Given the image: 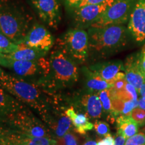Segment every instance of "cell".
<instances>
[{
	"instance_id": "1",
	"label": "cell",
	"mask_w": 145,
	"mask_h": 145,
	"mask_svg": "<svg viewBox=\"0 0 145 145\" xmlns=\"http://www.w3.org/2000/svg\"><path fill=\"white\" fill-rule=\"evenodd\" d=\"M0 86L13 97L33 110L46 125L57 106L59 95L44 88L5 72L0 67Z\"/></svg>"
},
{
	"instance_id": "2",
	"label": "cell",
	"mask_w": 145,
	"mask_h": 145,
	"mask_svg": "<svg viewBox=\"0 0 145 145\" xmlns=\"http://www.w3.org/2000/svg\"><path fill=\"white\" fill-rule=\"evenodd\" d=\"M88 33L89 57L93 59H104L122 51L131 36L124 25L90 27Z\"/></svg>"
},
{
	"instance_id": "3",
	"label": "cell",
	"mask_w": 145,
	"mask_h": 145,
	"mask_svg": "<svg viewBox=\"0 0 145 145\" xmlns=\"http://www.w3.org/2000/svg\"><path fill=\"white\" fill-rule=\"evenodd\" d=\"M48 59L49 71L41 86L55 95L75 86L79 78L78 63L57 48Z\"/></svg>"
},
{
	"instance_id": "4",
	"label": "cell",
	"mask_w": 145,
	"mask_h": 145,
	"mask_svg": "<svg viewBox=\"0 0 145 145\" xmlns=\"http://www.w3.org/2000/svg\"><path fill=\"white\" fill-rule=\"evenodd\" d=\"M24 6L15 0H0V32L16 44H20L34 24Z\"/></svg>"
},
{
	"instance_id": "5",
	"label": "cell",
	"mask_w": 145,
	"mask_h": 145,
	"mask_svg": "<svg viewBox=\"0 0 145 145\" xmlns=\"http://www.w3.org/2000/svg\"><path fill=\"white\" fill-rule=\"evenodd\" d=\"M0 124L31 137L54 138L47 125L35 115L31 108L19 100Z\"/></svg>"
},
{
	"instance_id": "6",
	"label": "cell",
	"mask_w": 145,
	"mask_h": 145,
	"mask_svg": "<svg viewBox=\"0 0 145 145\" xmlns=\"http://www.w3.org/2000/svg\"><path fill=\"white\" fill-rule=\"evenodd\" d=\"M0 65L12 71L17 77L40 86L49 71L48 59L45 57L36 61H18L1 53Z\"/></svg>"
},
{
	"instance_id": "7",
	"label": "cell",
	"mask_w": 145,
	"mask_h": 145,
	"mask_svg": "<svg viewBox=\"0 0 145 145\" xmlns=\"http://www.w3.org/2000/svg\"><path fill=\"white\" fill-rule=\"evenodd\" d=\"M78 64L85 63L89 58L88 31L71 28L57 40V47Z\"/></svg>"
},
{
	"instance_id": "8",
	"label": "cell",
	"mask_w": 145,
	"mask_h": 145,
	"mask_svg": "<svg viewBox=\"0 0 145 145\" xmlns=\"http://www.w3.org/2000/svg\"><path fill=\"white\" fill-rule=\"evenodd\" d=\"M63 99L67 107H72L77 113L86 114L89 119L97 120L102 117L104 110L97 93L79 91L71 95H63Z\"/></svg>"
},
{
	"instance_id": "9",
	"label": "cell",
	"mask_w": 145,
	"mask_h": 145,
	"mask_svg": "<svg viewBox=\"0 0 145 145\" xmlns=\"http://www.w3.org/2000/svg\"><path fill=\"white\" fill-rule=\"evenodd\" d=\"M137 1L138 0H114L113 3L91 27L125 24L129 20Z\"/></svg>"
},
{
	"instance_id": "10",
	"label": "cell",
	"mask_w": 145,
	"mask_h": 145,
	"mask_svg": "<svg viewBox=\"0 0 145 145\" xmlns=\"http://www.w3.org/2000/svg\"><path fill=\"white\" fill-rule=\"evenodd\" d=\"M114 1V0H106L97 4H88L74 9L70 12L72 24L75 28L88 29L100 18Z\"/></svg>"
},
{
	"instance_id": "11",
	"label": "cell",
	"mask_w": 145,
	"mask_h": 145,
	"mask_svg": "<svg viewBox=\"0 0 145 145\" xmlns=\"http://www.w3.org/2000/svg\"><path fill=\"white\" fill-rule=\"evenodd\" d=\"M29 1L43 23L52 28H58L62 18L61 0Z\"/></svg>"
},
{
	"instance_id": "12",
	"label": "cell",
	"mask_w": 145,
	"mask_h": 145,
	"mask_svg": "<svg viewBox=\"0 0 145 145\" xmlns=\"http://www.w3.org/2000/svg\"><path fill=\"white\" fill-rule=\"evenodd\" d=\"M0 145H57L52 138H37L0 124Z\"/></svg>"
},
{
	"instance_id": "13",
	"label": "cell",
	"mask_w": 145,
	"mask_h": 145,
	"mask_svg": "<svg viewBox=\"0 0 145 145\" xmlns=\"http://www.w3.org/2000/svg\"><path fill=\"white\" fill-rule=\"evenodd\" d=\"M54 37L42 24L34 22L22 43L37 49L48 52L54 44Z\"/></svg>"
},
{
	"instance_id": "14",
	"label": "cell",
	"mask_w": 145,
	"mask_h": 145,
	"mask_svg": "<svg viewBox=\"0 0 145 145\" xmlns=\"http://www.w3.org/2000/svg\"><path fill=\"white\" fill-rule=\"evenodd\" d=\"M128 29L136 41H145V0H138L128 20Z\"/></svg>"
},
{
	"instance_id": "15",
	"label": "cell",
	"mask_w": 145,
	"mask_h": 145,
	"mask_svg": "<svg viewBox=\"0 0 145 145\" xmlns=\"http://www.w3.org/2000/svg\"><path fill=\"white\" fill-rule=\"evenodd\" d=\"M139 57L140 52L132 54L128 57L124 63L125 77L127 82L130 83L137 91L145 82V76L141 71L139 66Z\"/></svg>"
},
{
	"instance_id": "16",
	"label": "cell",
	"mask_w": 145,
	"mask_h": 145,
	"mask_svg": "<svg viewBox=\"0 0 145 145\" xmlns=\"http://www.w3.org/2000/svg\"><path fill=\"white\" fill-rule=\"evenodd\" d=\"M89 68L112 85L117 74L122 70H124V63L120 61L97 63L91 65Z\"/></svg>"
},
{
	"instance_id": "17",
	"label": "cell",
	"mask_w": 145,
	"mask_h": 145,
	"mask_svg": "<svg viewBox=\"0 0 145 145\" xmlns=\"http://www.w3.org/2000/svg\"><path fill=\"white\" fill-rule=\"evenodd\" d=\"M84 78V90L91 93H97L102 90L112 88V85L106 81L98 74L93 72L87 67L81 68Z\"/></svg>"
},
{
	"instance_id": "18",
	"label": "cell",
	"mask_w": 145,
	"mask_h": 145,
	"mask_svg": "<svg viewBox=\"0 0 145 145\" xmlns=\"http://www.w3.org/2000/svg\"><path fill=\"white\" fill-rule=\"evenodd\" d=\"M18 44V49L10 54H5L8 57L18 61H36L45 57L48 52L32 48L24 43Z\"/></svg>"
},
{
	"instance_id": "19",
	"label": "cell",
	"mask_w": 145,
	"mask_h": 145,
	"mask_svg": "<svg viewBox=\"0 0 145 145\" xmlns=\"http://www.w3.org/2000/svg\"><path fill=\"white\" fill-rule=\"evenodd\" d=\"M65 113L71 120L74 130L81 135H85L87 132L94 128L93 124L89 122L88 116L83 113H77L72 107H68L65 110Z\"/></svg>"
},
{
	"instance_id": "20",
	"label": "cell",
	"mask_w": 145,
	"mask_h": 145,
	"mask_svg": "<svg viewBox=\"0 0 145 145\" xmlns=\"http://www.w3.org/2000/svg\"><path fill=\"white\" fill-rule=\"evenodd\" d=\"M117 134L123 137L128 138L135 135L138 130L137 122L131 117V116L121 115L116 118Z\"/></svg>"
},
{
	"instance_id": "21",
	"label": "cell",
	"mask_w": 145,
	"mask_h": 145,
	"mask_svg": "<svg viewBox=\"0 0 145 145\" xmlns=\"http://www.w3.org/2000/svg\"><path fill=\"white\" fill-rule=\"evenodd\" d=\"M17 101V99L0 86V122L8 116Z\"/></svg>"
},
{
	"instance_id": "22",
	"label": "cell",
	"mask_w": 145,
	"mask_h": 145,
	"mask_svg": "<svg viewBox=\"0 0 145 145\" xmlns=\"http://www.w3.org/2000/svg\"><path fill=\"white\" fill-rule=\"evenodd\" d=\"M18 44L14 43L6 36L0 32V52L2 54H10L16 51Z\"/></svg>"
},
{
	"instance_id": "23",
	"label": "cell",
	"mask_w": 145,
	"mask_h": 145,
	"mask_svg": "<svg viewBox=\"0 0 145 145\" xmlns=\"http://www.w3.org/2000/svg\"><path fill=\"white\" fill-rule=\"evenodd\" d=\"M75 133V130H72L65 134L63 137L57 138V145H80L79 138Z\"/></svg>"
},
{
	"instance_id": "24",
	"label": "cell",
	"mask_w": 145,
	"mask_h": 145,
	"mask_svg": "<svg viewBox=\"0 0 145 145\" xmlns=\"http://www.w3.org/2000/svg\"><path fill=\"white\" fill-rule=\"evenodd\" d=\"M99 99H100L101 104H102L103 110L105 113H108V117L110 116L112 113V99L110 98L109 89H108L102 90L97 93Z\"/></svg>"
},
{
	"instance_id": "25",
	"label": "cell",
	"mask_w": 145,
	"mask_h": 145,
	"mask_svg": "<svg viewBox=\"0 0 145 145\" xmlns=\"http://www.w3.org/2000/svg\"><path fill=\"white\" fill-rule=\"evenodd\" d=\"M94 128H95V132L100 137H106V136L110 135V126L106 122L104 121L97 120L95 121L93 124Z\"/></svg>"
},
{
	"instance_id": "26",
	"label": "cell",
	"mask_w": 145,
	"mask_h": 145,
	"mask_svg": "<svg viewBox=\"0 0 145 145\" xmlns=\"http://www.w3.org/2000/svg\"><path fill=\"white\" fill-rule=\"evenodd\" d=\"M130 116L139 126L145 124V110L143 109L135 108L132 111Z\"/></svg>"
},
{
	"instance_id": "27",
	"label": "cell",
	"mask_w": 145,
	"mask_h": 145,
	"mask_svg": "<svg viewBox=\"0 0 145 145\" xmlns=\"http://www.w3.org/2000/svg\"><path fill=\"white\" fill-rule=\"evenodd\" d=\"M124 145H145V134L139 133L127 138Z\"/></svg>"
},
{
	"instance_id": "28",
	"label": "cell",
	"mask_w": 145,
	"mask_h": 145,
	"mask_svg": "<svg viewBox=\"0 0 145 145\" xmlns=\"http://www.w3.org/2000/svg\"><path fill=\"white\" fill-rule=\"evenodd\" d=\"M137 106H138V101H135L133 99H131V100L124 101V108H123L121 115L130 116L132 110Z\"/></svg>"
},
{
	"instance_id": "29",
	"label": "cell",
	"mask_w": 145,
	"mask_h": 145,
	"mask_svg": "<svg viewBox=\"0 0 145 145\" xmlns=\"http://www.w3.org/2000/svg\"><path fill=\"white\" fill-rule=\"evenodd\" d=\"M83 0H63L65 7L68 12H71L72 10L78 8Z\"/></svg>"
},
{
	"instance_id": "30",
	"label": "cell",
	"mask_w": 145,
	"mask_h": 145,
	"mask_svg": "<svg viewBox=\"0 0 145 145\" xmlns=\"http://www.w3.org/2000/svg\"><path fill=\"white\" fill-rule=\"evenodd\" d=\"M127 82L126 77L122 78V79H118L114 82L113 84H112V89L115 91H120L122 90L123 89L125 88L126 87Z\"/></svg>"
},
{
	"instance_id": "31",
	"label": "cell",
	"mask_w": 145,
	"mask_h": 145,
	"mask_svg": "<svg viewBox=\"0 0 145 145\" xmlns=\"http://www.w3.org/2000/svg\"><path fill=\"white\" fill-rule=\"evenodd\" d=\"M115 144V139L110 135L104 137V138L100 139L97 142V145H114Z\"/></svg>"
},
{
	"instance_id": "32",
	"label": "cell",
	"mask_w": 145,
	"mask_h": 145,
	"mask_svg": "<svg viewBox=\"0 0 145 145\" xmlns=\"http://www.w3.org/2000/svg\"><path fill=\"white\" fill-rule=\"evenodd\" d=\"M126 89L128 91L129 93L131 94L132 99L135 101H138V95H137V89L132 85L129 83H127L126 85Z\"/></svg>"
},
{
	"instance_id": "33",
	"label": "cell",
	"mask_w": 145,
	"mask_h": 145,
	"mask_svg": "<svg viewBox=\"0 0 145 145\" xmlns=\"http://www.w3.org/2000/svg\"><path fill=\"white\" fill-rule=\"evenodd\" d=\"M139 66H140L141 71L145 76V46L142 51L140 52V57H139Z\"/></svg>"
},
{
	"instance_id": "34",
	"label": "cell",
	"mask_w": 145,
	"mask_h": 145,
	"mask_svg": "<svg viewBox=\"0 0 145 145\" xmlns=\"http://www.w3.org/2000/svg\"><path fill=\"white\" fill-rule=\"evenodd\" d=\"M105 1H106V0H83L79 7L88 4H97V3L104 2Z\"/></svg>"
},
{
	"instance_id": "35",
	"label": "cell",
	"mask_w": 145,
	"mask_h": 145,
	"mask_svg": "<svg viewBox=\"0 0 145 145\" xmlns=\"http://www.w3.org/2000/svg\"><path fill=\"white\" fill-rule=\"evenodd\" d=\"M126 138L122 135H118L115 138V144L114 145H124L126 142Z\"/></svg>"
},
{
	"instance_id": "36",
	"label": "cell",
	"mask_w": 145,
	"mask_h": 145,
	"mask_svg": "<svg viewBox=\"0 0 145 145\" xmlns=\"http://www.w3.org/2000/svg\"><path fill=\"white\" fill-rule=\"evenodd\" d=\"M138 106L140 107V108L145 110V98H144V97H142V98L139 99Z\"/></svg>"
},
{
	"instance_id": "37",
	"label": "cell",
	"mask_w": 145,
	"mask_h": 145,
	"mask_svg": "<svg viewBox=\"0 0 145 145\" xmlns=\"http://www.w3.org/2000/svg\"><path fill=\"white\" fill-rule=\"evenodd\" d=\"M138 91L140 92L141 96L142 97H144L145 98V82L142 85V86L140 87V89L138 90Z\"/></svg>"
},
{
	"instance_id": "38",
	"label": "cell",
	"mask_w": 145,
	"mask_h": 145,
	"mask_svg": "<svg viewBox=\"0 0 145 145\" xmlns=\"http://www.w3.org/2000/svg\"><path fill=\"white\" fill-rule=\"evenodd\" d=\"M82 145H97V143L95 140L89 139V140H86V142L83 143Z\"/></svg>"
},
{
	"instance_id": "39",
	"label": "cell",
	"mask_w": 145,
	"mask_h": 145,
	"mask_svg": "<svg viewBox=\"0 0 145 145\" xmlns=\"http://www.w3.org/2000/svg\"><path fill=\"white\" fill-rule=\"evenodd\" d=\"M0 54H1V52H0Z\"/></svg>"
}]
</instances>
